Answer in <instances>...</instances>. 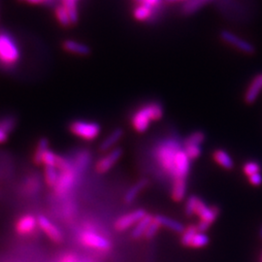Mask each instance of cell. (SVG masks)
I'll use <instances>...</instances> for the list:
<instances>
[{"mask_svg":"<svg viewBox=\"0 0 262 262\" xmlns=\"http://www.w3.org/2000/svg\"><path fill=\"white\" fill-rule=\"evenodd\" d=\"M153 220H154V216H152L151 214H147L141 221L137 222V224L133 227L131 231V237L133 239H140L142 237H144L147 228L149 227L150 223L153 222Z\"/></svg>","mask_w":262,"mask_h":262,"instance_id":"obj_22","label":"cell"},{"mask_svg":"<svg viewBox=\"0 0 262 262\" xmlns=\"http://www.w3.org/2000/svg\"><path fill=\"white\" fill-rule=\"evenodd\" d=\"M62 5L65 7L67 10L70 19L72 20V23H77L79 20V13H78V8L76 5V1L74 0H62Z\"/></svg>","mask_w":262,"mask_h":262,"instance_id":"obj_29","label":"cell"},{"mask_svg":"<svg viewBox=\"0 0 262 262\" xmlns=\"http://www.w3.org/2000/svg\"><path fill=\"white\" fill-rule=\"evenodd\" d=\"M166 2H168V3H177V2H186V1H188V0H165Z\"/></svg>","mask_w":262,"mask_h":262,"instance_id":"obj_42","label":"cell"},{"mask_svg":"<svg viewBox=\"0 0 262 262\" xmlns=\"http://www.w3.org/2000/svg\"><path fill=\"white\" fill-rule=\"evenodd\" d=\"M210 242L209 236L206 234V232H201V231H197L192 239L190 240L189 246L188 248H192V249H201L206 247Z\"/></svg>","mask_w":262,"mask_h":262,"instance_id":"obj_26","label":"cell"},{"mask_svg":"<svg viewBox=\"0 0 262 262\" xmlns=\"http://www.w3.org/2000/svg\"><path fill=\"white\" fill-rule=\"evenodd\" d=\"M162 2V0H145V5L153 8V9H156V8L161 6Z\"/></svg>","mask_w":262,"mask_h":262,"instance_id":"obj_40","label":"cell"},{"mask_svg":"<svg viewBox=\"0 0 262 262\" xmlns=\"http://www.w3.org/2000/svg\"><path fill=\"white\" fill-rule=\"evenodd\" d=\"M60 262H79L77 256L73 254H66L61 259Z\"/></svg>","mask_w":262,"mask_h":262,"instance_id":"obj_39","label":"cell"},{"mask_svg":"<svg viewBox=\"0 0 262 262\" xmlns=\"http://www.w3.org/2000/svg\"><path fill=\"white\" fill-rule=\"evenodd\" d=\"M123 134H124V132L120 127H118V128L114 129L113 131H111L107 135V137H105L99 144V147H98L99 152L105 154V153L117 148L116 146L122 139Z\"/></svg>","mask_w":262,"mask_h":262,"instance_id":"obj_14","label":"cell"},{"mask_svg":"<svg viewBox=\"0 0 262 262\" xmlns=\"http://www.w3.org/2000/svg\"><path fill=\"white\" fill-rule=\"evenodd\" d=\"M57 157H58V155L55 154L52 150H50V149L47 150L45 152V154L43 155L41 165H43L44 167H48V166H54V167H56Z\"/></svg>","mask_w":262,"mask_h":262,"instance_id":"obj_35","label":"cell"},{"mask_svg":"<svg viewBox=\"0 0 262 262\" xmlns=\"http://www.w3.org/2000/svg\"><path fill=\"white\" fill-rule=\"evenodd\" d=\"M74 1H76V0H74Z\"/></svg>","mask_w":262,"mask_h":262,"instance_id":"obj_46","label":"cell"},{"mask_svg":"<svg viewBox=\"0 0 262 262\" xmlns=\"http://www.w3.org/2000/svg\"><path fill=\"white\" fill-rule=\"evenodd\" d=\"M62 48L65 52L80 57H87L90 55V48L87 45L79 41L71 40V39L65 40L62 44Z\"/></svg>","mask_w":262,"mask_h":262,"instance_id":"obj_15","label":"cell"},{"mask_svg":"<svg viewBox=\"0 0 262 262\" xmlns=\"http://www.w3.org/2000/svg\"><path fill=\"white\" fill-rule=\"evenodd\" d=\"M149 181L147 179H141L131 185L129 189L126 191V193L123 196V201L125 204H131L135 201V199L138 197V195L142 191L147 187Z\"/></svg>","mask_w":262,"mask_h":262,"instance_id":"obj_20","label":"cell"},{"mask_svg":"<svg viewBox=\"0 0 262 262\" xmlns=\"http://www.w3.org/2000/svg\"><path fill=\"white\" fill-rule=\"evenodd\" d=\"M22 1H26L31 4H49L53 0H22Z\"/></svg>","mask_w":262,"mask_h":262,"instance_id":"obj_41","label":"cell"},{"mask_svg":"<svg viewBox=\"0 0 262 262\" xmlns=\"http://www.w3.org/2000/svg\"><path fill=\"white\" fill-rule=\"evenodd\" d=\"M198 196L196 195H190L184 204V215L187 218L193 217L194 216V212H195V208H196V204L198 201Z\"/></svg>","mask_w":262,"mask_h":262,"instance_id":"obj_33","label":"cell"},{"mask_svg":"<svg viewBox=\"0 0 262 262\" xmlns=\"http://www.w3.org/2000/svg\"><path fill=\"white\" fill-rule=\"evenodd\" d=\"M68 128L72 135L84 141H94L101 133V125L95 121L76 120L69 124Z\"/></svg>","mask_w":262,"mask_h":262,"instance_id":"obj_3","label":"cell"},{"mask_svg":"<svg viewBox=\"0 0 262 262\" xmlns=\"http://www.w3.org/2000/svg\"><path fill=\"white\" fill-rule=\"evenodd\" d=\"M79 242L82 246L98 251V252H109L112 249V243L104 235L92 230V229H84L79 234Z\"/></svg>","mask_w":262,"mask_h":262,"instance_id":"obj_6","label":"cell"},{"mask_svg":"<svg viewBox=\"0 0 262 262\" xmlns=\"http://www.w3.org/2000/svg\"><path fill=\"white\" fill-rule=\"evenodd\" d=\"M56 18L58 21L61 23L62 26H70L72 23V20L70 19V16L67 12V10L65 9V7L63 5H60L56 8Z\"/></svg>","mask_w":262,"mask_h":262,"instance_id":"obj_31","label":"cell"},{"mask_svg":"<svg viewBox=\"0 0 262 262\" xmlns=\"http://www.w3.org/2000/svg\"><path fill=\"white\" fill-rule=\"evenodd\" d=\"M16 121L12 117H5L0 120V144H4L8 140L10 133L14 129Z\"/></svg>","mask_w":262,"mask_h":262,"instance_id":"obj_21","label":"cell"},{"mask_svg":"<svg viewBox=\"0 0 262 262\" xmlns=\"http://www.w3.org/2000/svg\"><path fill=\"white\" fill-rule=\"evenodd\" d=\"M60 171L57 169V167L54 166H48L44 167V179L46 181V184L49 187L54 188L57 184V181L59 180Z\"/></svg>","mask_w":262,"mask_h":262,"instance_id":"obj_25","label":"cell"},{"mask_svg":"<svg viewBox=\"0 0 262 262\" xmlns=\"http://www.w3.org/2000/svg\"><path fill=\"white\" fill-rule=\"evenodd\" d=\"M261 170H262V166L257 162H246L243 166V172L248 177L257 173H261Z\"/></svg>","mask_w":262,"mask_h":262,"instance_id":"obj_34","label":"cell"},{"mask_svg":"<svg viewBox=\"0 0 262 262\" xmlns=\"http://www.w3.org/2000/svg\"><path fill=\"white\" fill-rule=\"evenodd\" d=\"M249 178V181L251 184L255 185V186H259L262 183V173H257V174H254Z\"/></svg>","mask_w":262,"mask_h":262,"instance_id":"obj_38","label":"cell"},{"mask_svg":"<svg viewBox=\"0 0 262 262\" xmlns=\"http://www.w3.org/2000/svg\"><path fill=\"white\" fill-rule=\"evenodd\" d=\"M206 141V134L201 130H196L191 132L183 141L182 145H197L202 146V144Z\"/></svg>","mask_w":262,"mask_h":262,"instance_id":"obj_30","label":"cell"},{"mask_svg":"<svg viewBox=\"0 0 262 262\" xmlns=\"http://www.w3.org/2000/svg\"><path fill=\"white\" fill-rule=\"evenodd\" d=\"M197 231H200L197 227V224H189L187 225L183 232L181 234V243L182 246L184 247H188L189 246V243L190 240L192 239L193 235L197 232Z\"/></svg>","mask_w":262,"mask_h":262,"instance_id":"obj_28","label":"cell"},{"mask_svg":"<svg viewBox=\"0 0 262 262\" xmlns=\"http://www.w3.org/2000/svg\"><path fill=\"white\" fill-rule=\"evenodd\" d=\"M187 183L184 179L173 180L171 186V198L175 202H181L186 196Z\"/></svg>","mask_w":262,"mask_h":262,"instance_id":"obj_19","label":"cell"},{"mask_svg":"<svg viewBox=\"0 0 262 262\" xmlns=\"http://www.w3.org/2000/svg\"><path fill=\"white\" fill-rule=\"evenodd\" d=\"M213 160L219 166L225 170H232L234 168V161L232 157L223 149H217L213 152Z\"/></svg>","mask_w":262,"mask_h":262,"instance_id":"obj_17","label":"cell"},{"mask_svg":"<svg viewBox=\"0 0 262 262\" xmlns=\"http://www.w3.org/2000/svg\"><path fill=\"white\" fill-rule=\"evenodd\" d=\"M78 177L79 174L75 170L74 166L69 169L60 171L59 180L54 187V192L56 196L58 197L65 196L74 187L75 183L78 180Z\"/></svg>","mask_w":262,"mask_h":262,"instance_id":"obj_7","label":"cell"},{"mask_svg":"<svg viewBox=\"0 0 262 262\" xmlns=\"http://www.w3.org/2000/svg\"><path fill=\"white\" fill-rule=\"evenodd\" d=\"M38 181H36L35 179H33V178H31V179H29L28 180V181H26V184H25V191L26 192H29V193H34L36 190H37V183Z\"/></svg>","mask_w":262,"mask_h":262,"instance_id":"obj_37","label":"cell"},{"mask_svg":"<svg viewBox=\"0 0 262 262\" xmlns=\"http://www.w3.org/2000/svg\"><path fill=\"white\" fill-rule=\"evenodd\" d=\"M190 162L191 161L187 158L183 149L181 148V150L177 153L175 158V166H174V173L172 180H176V179L186 180L190 172Z\"/></svg>","mask_w":262,"mask_h":262,"instance_id":"obj_13","label":"cell"},{"mask_svg":"<svg viewBox=\"0 0 262 262\" xmlns=\"http://www.w3.org/2000/svg\"><path fill=\"white\" fill-rule=\"evenodd\" d=\"M137 4H145V0H134Z\"/></svg>","mask_w":262,"mask_h":262,"instance_id":"obj_43","label":"cell"},{"mask_svg":"<svg viewBox=\"0 0 262 262\" xmlns=\"http://www.w3.org/2000/svg\"><path fill=\"white\" fill-rule=\"evenodd\" d=\"M38 226L41 230L47 235V237L55 244H61L63 242V234L61 229L51 222L47 217L40 215L37 217Z\"/></svg>","mask_w":262,"mask_h":262,"instance_id":"obj_12","label":"cell"},{"mask_svg":"<svg viewBox=\"0 0 262 262\" xmlns=\"http://www.w3.org/2000/svg\"><path fill=\"white\" fill-rule=\"evenodd\" d=\"M262 90V74L257 75L249 85L245 93V101L248 104H253L258 99Z\"/></svg>","mask_w":262,"mask_h":262,"instance_id":"obj_16","label":"cell"},{"mask_svg":"<svg viewBox=\"0 0 262 262\" xmlns=\"http://www.w3.org/2000/svg\"><path fill=\"white\" fill-rule=\"evenodd\" d=\"M212 1L214 0H188L183 4L181 12L185 16H190L199 11L205 5L211 3Z\"/></svg>","mask_w":262,"mask_h":262,"instance_id":"obj_23","label":"cell"},{"mask_svg":"<svg viewBox=\"0 0 262 262\" xmlns=\"http://www.w3.org/2000/svg\"><path fill=\"white\" fill-rule=\"evenodd\" d=\"M38 226L37 217L31 214H25L20 216L15 222V231L18 235L25 237L33 234Z\"/></svg>","mask_w":262,"mask_h":262,"instance_id":"obj_11","label":"cell"},{"mask_svg":"<svg viewBox=\"0 0 262 262\" xmlns=\"http://www.w3.org/2000/svg\"><path fill=\"white\" fill-rule=\"evenodd\" d=\"M161 228H162V226L159 224V222H157V221L155 220V218H154L153 222L150 223L149 227L147 228V230H146V232H145V235H144L145 239H147V240H152L154 237H156V235L158 234V232L160 231Z\"/></svg>","mask_w":262,"mask_h":262,"instance_id":"obj_36","label":"cell"},{"mask_svg":"<svg viewBox=\"0 0 262 262\" xmlns=\"http://www.w3.org/2000/svg\"><path fill=\"white\" fill-rule=\"evenodd\" d=\"M148 213L144 209H136L133 210L125 215H122L119 217L116 222H114V228L118 232H123L131 227H134L137 222L141 221L142 219L147 215Z\"/></svg>","mask_w":262,"mask_h":262,"instance_id":"obj_9","label":"cell"},{"mask_svg":"<svg viewBox=\"0 0 262 262\" xmlns=\"http://www.w3.org/2000/svg\"><path fill=\"white\" fill-rule=\"evenodd\" d=\"M20 50L15 40L6 32H0V63L11 67L20 60Z\"/></svg>","mask_w":262,"mask_h":262,"instance_id":"obj_4","label":"cell"},{"mask_svg":"<svg viewBox=\"0 0 262 262\" xmlns=\"http://www.w3.org/2000/svg\"><path fill=\"white\" fill-rule=\"evenodd\" d=\"M180 143L176 139L169 138L161 144H159L155 150L154 156L155 160L158 162L160 168L172 179L175 166V158L177 153L181 150Z\"/></svg>","mask_w":262,"mask_h":262,"instance_id":"obj_2","label":"cell"},{"mask_svg":"<svg viewBox=\"0 0 262 262\" xmlns=\"http://www.w3.org/2000/svg\"><path fill=\"white\" fill-rule=\"evenodd\" d=\"M220 37L223 42L230 45L231 47L241 51L245 54L252 55L255 53V47L248 41L244 40L241 37L237 36L235 33L223 29L220 33Z\"/></svg>","mask_w":262,"mask_h":262,"instance_id":"obj_10","label":"cell"},{"mask_svg":"<svg viewBox=\"0 0 262 262\" xmlns=\"http://www.w3.org/2000/svg\"><path fill=\"white\" fill-rule=\"evenodd\" d=\"M261 262H262V260H261Z\"/></svg>","mask_w":262,"mask_h":262,"instance_id":"obj_45","label":"cell"},{"mask_svg":"<svg viewBox=\"0 0 262 262\" xmlns=\"http://www.w3.org/2000/svg\"><path fill=\"white\" fill-rule=\"evenodd\" d=\"M154 218L163 228H166L170 231H173V232H176L179 234H181L185 228L182 223L170 218V217H167V216L157 215V216H154Z\"/></svg>","mask_w":262,"mask_h":262,"instance_id":"obj_18","label":"cell"},{"mask_svg":"<svg viewBox=\"0 0 262 262\" xmlns=\"http://www.w3.org/2000/svg\"><path fill=\"white\" fill-rule=\"evenodd\" d=\"M164 117V108L161 102L151 101L137 109L131 116V126L137 133H145L152 122L160 121Z\"/></svg>","mask_w":262,"mask_h":262,"instance_id":"obj_1","label":"cell"},{"mask_svg":"<svg viewBox=\"0 0 262 262\" xmlns=\"http://www.w3.org/2000/svg\"><path fill=\"white\" fill-rule=\"evenodd\" d=\"M182 149L187 158L192 162L198 160L202 155L201 146L197 145H182Z\"/></svg>","mask_w":262,"mask_h":262,"instance_id":"obj_32","label":"cell"},{"mask_svg":"<svg viewBox=\"0 0 262 262\" xmlns=\"http://www.w3.org/2000/svg\"><path fill=\"white\" fill-rule=\"evenodd\" d=\"M49 149H50L49 148V140L47 138H42V139H40V141L38 142L37 147L35 149L34 155H33V162H34L35 164L41 165L43 155Z\"/></svg>","mask_w":262,"mask_h":262,"instance_id":"obj_27","label":"cell"},{"mask_svg":"<svg viewBox=\"0 0 262 262\" xmlns=\"http://www.w3.org/2000/svg\"><path fill=\"white\" fill-rule=\"evenodd\" d=\"M220 214L221 209L218 206H210L200 197L198 198L194 216L198 217L199 219L197 227L201 232H206L214 224V222L217 221Z\"/></svg>","mask_w":262,"mask_h":262,"instance_id":"obj_5","label":"cell"},{"mask_svg":"<svg viewBox=\"0 0 262 262\" xmlns=\"http://www.w3.org/2000/svg\"><path fill=\"white\" fill-rule=\"evenodd\" d=\"M122 154L123 152L119 147L105 153L104 156L101 157L100 159L95 163V166H94L95 172L100 175L108 173L110 170L113 169V167L118 162H120Z\"/></svg>","mask_w":262,"mask_h":262,"instance_id":"obj_8","label":"cell"},{"mask_svg":"<svg viewBox=\"0 0 262 262\" xmlns=\"http://www.w3.org/2000/svg\"><path fill=\"white\" fill-rule=\"evenodd\" d=\"M260 237H261V239L262 240V225L261 226V229H260Z\"/></svg>","mask_w":262,"mask_h":262,"instance_id":"obj_44","label":"cell"},{"mask_svg":"<svg viewBox=\"0 0 262 262\" xmlns=\"http://www.w3.org/2000/svg\"><path fill=\"white\" fill-rule=\"evenodd\" d=\"M155 9L145 5V4H137L133 9V17L138 21H147L151 20L154 16Z\"/></svg>","mask_w":262,"mask_h":262,"instance_id":"obj_24","label":"cell"}]
</instances>
